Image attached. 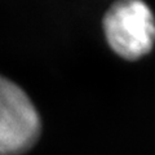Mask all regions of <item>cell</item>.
Masks as SVG:
<instances>
[{"label":"cell","instance_id":"obj_2","mask_svg":"<svg viewBox=\"0 0 155 155\" xmlns=\"http://www.w3.org/2000/svg\"><path fill=\"white\" fill-rule=\"evenodd\" d=\"M40 136V118L27 94L0 76V155H21Z\"/></svg>","mask_w":155,"mask_h":155},{"label":"cell","instance_id":"obj_1","mask_svg":"<svg viewBox=\"0 0 155 155\" xmlns=\"http://www.w3.org/2000/svg\"><path fill=\"white\" fill-rule=\"evenodd\" d=\"M104 27L110 47L125 60L145 56L155 43V19L142 2L115 3L104 18Z\"/></svg>","mask_w":155,"mask_h":155}]
</instances>
